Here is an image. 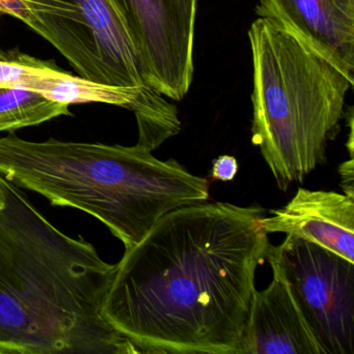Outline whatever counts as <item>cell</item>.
Wrapping results in <instances>:
<instances>
[{
	"instance_id": "obj_4",
	"label": "cell",
	"mask_w": 354,
	"mask_h": 354,
	"mask_svg": "<svg viewBox=\"0 0 354 354\" xmlns=\"http://www.w3.org/2000/svg\"><path fill=\"white\" fill-rule=\"evenodd\" d=\"M248 39L254 71L252 142L277 187L286 192L324 163L327 142L339 132L354 84L272 20H254Z\"/></svg>"
},
{
	"instance_id": "obj_7",
	"label": "cell",
	"mask_w": 354,
	"mask_h": 354,
	"mask_svg": "<svg viewBox=\"0 0 354 354\" xmlns=\"http://www.w3.org/2000/svg\"><path fill=\"white\" fill-rule=\"evenodd\" d=\"M256 14L297 37L354 84V0H260Z\"/></svg>"
},
{
	"instance_id": "obj_8",
	"label": "cell",
	"mask_w": 354,
	"mask_h": 354,
	"mask_svg": "<svg viewBox=\"0 0 354 354\" xmlns=\"http://www.w3.org/2000/svg\"><path fill=\"white\" fill-rule=\"evenodd\" d=\"M263 218L267 234L296 236L354 263V198L299 188L283 208Z\"/></svg>"
},
{
	"instance_id": "obj_9",
	"label": "cell",
	"mask_w": 354,
	"mask_h": 354,
	"mask_svg": "<svg viewBox=\"0 0 354 354\" xmlns=\"http://www.w3.org/2000/svg\"><path fill=\"white\" fill-rule=\"evenodd\" d=\"M270 285L254 292L241 354H324L277 269Z\"/></svg>"
},
{
	"instance_id": "obj_5",
	"label": "cell",
	"mask_w": 354,
	"mask_h": 354,
	"mask_svg": "<svg viewBox=\"0 0 354 354\" xmlns=\"http://www.w3.org/2000/svg\"><path fill=\"white\" fill-rule=\"evenodd\" d=\"M266 260L289 286L324 354H353L354 263L296 236L269 244Z\"/></svg>"
},
{
	"instance_id": "obj_13",
	"label": "cell",
	"mask_w": 354,
	"mask_h": 354,
	"mask_svg": "<svg viewBox=\"0 0 354 354\" xmlns=\"http://www.w3.org/2000/svg\"><path fill=\"white\" fill-rule=\"evenodd\" d=\"M0 14L12 16L38 32L44 18V0H0Z\"/></svg>"
},
{
	"instance_id": "obj_6",
	"label": "cell",
	"mask_w": 354,
	"mask_h": 354,
	"mask_svg": "<svg viewBox=\"0 0 354 354\" xmlns=\"http://www.w3.org/2000/svg\"><path fill=\"white\" fill-rule=\"evenodd\" d=\"M122 8L147 86L182 100L194 80L198 0H122Z\"/></svg>"
},
{
	"instance_id": "obj_15",
	"label": "cell",
	"mask_w": 354,
	"mask_h": 354,
	"mask_svg": "<svg viewBox=\"0 0 354 354\" xmlns=\"http://www.w3.org/2000/svg\"><path fill=\"white\" fill-rule=\"evenodd\" d=\"M353 158H350L346 162L342 163L339 167V175L342 178V187H343L344 194L348 196L354 198V186H353Z\"/></svg>"
},
{
	"instance_id": "obj_1",
	"label": "cell",
	"mask_w": 354,
	"mask_h": 354,
	"mask_svg": "<svg viewBox=\"0 0 354 354\" xmlns=\"http://www.w3.org/2000/svg\"><path fill=\"white\" fill-rule=\"evenodd\" d=\"M265 216L221 202L167 213L118 263L105 318L140 353L241 354Z\"/></svg>"
},
{
	"instance_id": "obj_16",
	"label": "cell",
	"mask_w": 354,
	"mask_h": 354,
	"mask_svg": "<svg viewBox=\"0 0 354 354\" xmlns=\"http://www.w3.org/2000/svg\"><path fill=\"white\" fill-rule=\"evenodd\" d=\"M3 204H5V200H3V190L0 188V208L3 206Z\"/></svg>"
},
{
	"instance_id": "obj_11",
	"label": "cell",
	"mask_w": 354,
	"mask_h": 354,
	"mask_svg": "<svg viewBox=\"0 0 354 354\" xmlns=\"http://www.w3.org/2000/svg\"><path fill=\"white\" fill-rule=\"evenodd\" d=\"M70 105L24 88H0V132H14L71 115Z\"/></svg>"
},
{
	"instance_id": "obj_12",
	"label": "cell",
	"mask_w": 354,
	"mask_h": 354,
	"mask_svg": "<svg viewBox=\"0 0 354 354\" xmlns=\"http://www.w3.org/2000/svg\"><path fill=\"white\" fill-rule=\"evenodd\" d=\"M65 73L53 61H43L18 49L7 50L0 47V88L30 90L39 80Z\"/></svg>"
},
{
	"instance_id": "obj_14",
	"label": "cell",
	"mask_w": 354,
	"mask_h": 354,
	"mask_svg": "<svg viewBox=\"0 0 354 354\" xmlns=\"http://www.w3.org/2000/svg\"><path fill=\"white\" fill-rule=\"evenodd\" d=\"M238 169H239V165L235 157L223 155L215 159L213 162L211 176L212 179L216 181L230 182L236 177Z\"/></svg>"
},
{
	"instance_id": "obj_2",
	"label": "cell",
	"mask_w": 354,
	"mask_h": 354,
	"mask_svg": "<svg viewBox=\"0 0 354 354\" xmlns=\"http://www.w3.org/2000/svg\"><path fill=\"white\" fill-rule=\"evenodd\" d=\"M0 188V354L140 353L103 315L117 264L3 176Z\"/></svg>"
},
{
	"instance_id": "obj_10",
	"label": "cell",
	"mask_w": 354,
	"mask_h": 354,
	"mask_svg": "<svg viewBox=\"0 0 354 354\" xmlns=\"http://www.w3.org/2000/svg\"><path fill=\"white\" fill-rule=\"evenodd\" d=\"M90 34L111 86H148L124 17L122 0H57Z\"/></svg>"
},
{
	"instance_id": "obj_3",
	"label": "cell",
	"mask_w": 354,
	"mask_h": 354,
	"mask_svg": "<svg viewBox=\"0 0 354 354\" xmlns=\"http://www.w3.org/2000/svg\"><path fill=\"white\" fill-rule=\"evenodd\" d=\"M0 176L53 206L96 217L125 250L140 243L171 211L209 198L206 178L175 159L162 161L136 144H90L49 138H0Z\"/></svg>"
}]
</instances>
